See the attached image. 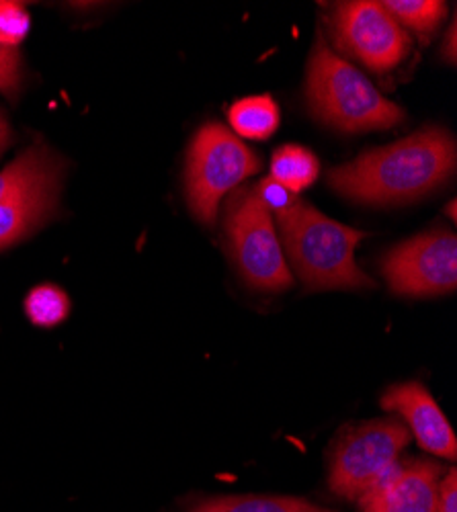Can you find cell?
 <instances>
[{"mask_svg":"<svg viewBox=\"0 0 457 512\" xmlns=\"http://www.w3.org/2000/svg\"><path fill=\"white\" fill-rule=\"evenodd\" d=\"M382 5L404 29L408 27L423 37H429L447 13V5L439 0H390Z\"/></svg>","mask_w":457,"mask_h":512,"instance_id":"cell-16","label":"cell"},{"mask_svg":"<svg viewBox=\"0 0 457 512\" xmlns=\"http://www.w3.org/2000/svg\"><path fill=\"white\" fill-rule=\"evenodd\" d=\"M332 37L341 52L373 72H390L410 52V35L382 3H343L332 15Z\"/></svg>","mask_w":457,"mask_h":512,"instance_id":"cell-7","label":"cell"},{"mask_svg":"<svg viewBox=\"0 0 457 512\" xmlns=\"http://www.w3.org/2000/svg\"><path fill=\"white\" fill-rule=\"evenodd\" d=\"M320 173L318 158L304 146L287 144L273 152L271 158V179L281 183L292 193L308 189Z\"/></svg>","mask_w":457,"mask_h":512,"instance_id":"cell-13","label":"cell"},{"mask_svg":"<svg viewBox=\"0 0 457 512\" xmlns=\"http://www.w3.org/2000/svg\"><path fill=\"white\" fill-rule=\"evenodd\" d=\"M29 31V15L17 3H0V46L13 48Z\"/></svg>","mask_w":457,"mask_h":512,"instance_id":"cell-18","label":"cell"},{"mask_svg":"<svg viewBox=\"0 0 457 512\" xmlns=\"http://www.w3.org/2000/svg\"><path fill=\"white\" fill-rule=\"evenodd\" d=\"M443 476L429 459L396 461L359 502L363 512H435Z\"/></svg>","mask_w":457,"mask_h":512,"instance_id":"cell-9","label":"cell"},{"mask_svg":"<svg viewBox=\"0 0 457 512\" xmlns=\"http://www.w3.org/2000/svg\"><path fill=\"white\" fill-rule=\"evenodd\" d=\"M380 404L384 410L396 412L406 420L408 433L425 451L443 459H455L457 443L451 424L423 383H398L382 396Z\"/></svg>","mask_w":457,"mask_h":512,"instance_id":"cell-10","label":"cell"},{"mask_svg":"<svg viewBox=\"0 0 457 512\" xmlns=\"http://www.w3.org/2000/svg\"><path fill=\"white\" fill-rule=\"evenodd\" d=\"M9 140H11V134H9V125H7L5 117L0 115V152H3V150L7 148Z\"/></svg>","mask_w":457,"mask_h":512,"instance_id":"cell-23","label":"cell"},{"mask_svg":"<svg viewBox=\"0 0 457 512\" xmlns=\"http://www.w3.org/2000/svg\"><path fill=\"white\" fill-rule=\"evenodd\" d=\"M62 164V160L50 152L46 146L35 144L27 148L15 162H11L3 173H0V199L9 197L31 181L46 175L48 170Z\"/></svg>","mask_w":457,"mask_h":512,"instance_id":"cell-15","label":"cell"},{"mask_svg":"<svg viewBox=\"0 0 457 512\" xmlns=\"http://www.w3.org/2000/svg\"><path fill=\"white\" fill-rule=\"evenodd\" d=\"M64 162L9 197L0 199V250L29 236L58 205Z\"/></svg>","mask_w":457,"mask_h":512,"instance_id":"cell-11","label":"cell"},{"mask_svg":"<svg viewBox=\"0 0 457 512\" xmlns=\"http://www.w3.org/2000/svg\"><path fill=\"white\" fill-rule=\"evenodd\" d=\"M25 312L29 320L37 326H56L70 312L68 295L56 285H39L29 291L25 300Z\"/></svg>","mask_w":457,"mask_h":512,"instance_id":"cell-17","label":"cell"},{"mask_svg":"<svg viewBox=\"0 0 457 512\" xmlns=\"http://www.w3.org/2000/svg\"><path fill=\"white\" fill-rule=\"evenodd\" d=\"M21 84V60L17 50L0 46V93H15Z\"/></svg>","mask_w":457,"mask_h":512,"instance_id":"cell-20","label":"cell"},{"mask_svg":"<svg viewBox=\"0 0 457 512\" xmlns=\"http://www.w3.org/2000/svg\"><path fill=\"white\" fill-rule=\"evenodd\" d=\"M259 166L257 154L224 125H203L187 160V199L195 218L212 224L222 197L255 175Z\"/></svg>","mask_w":457,"mask_h":512,"instance_id":"cell-5","label":"cell"},{"mask_svg":"<svg viewBox=\"0 0 457 512\" xmlns=\"http://www.w3.org/2000/svg\"><path fill=\"white\" fill-rule=\"evenodd\" d=\"M443 54L447 56V60H455V25L451 23L449 27V35H447V48H443Z\"/></svg>","mask_w":457,"mask_h":512,"instance_id":"cell-22","label":"cell"},{"mask_svg":"<svg viewBox=\"0 0 457 512\" xmlns=\"http://www.w3.org/2000/svg\"><path fill=\"white\" fill-rule=\"evenodd\" d=\"M382 273L398 295H443L457 285V238L435 230L402 242L386 254Z\"/></svg>","mask_w":457,"mask_h":512,"instance_id":"cell-8","label":"cell"},{"mask_svg":"<svg viewBox=\"0 0 457 512\" xmlns=\"http://www.w3.org/2000/svg\"><path fill=\"white\" fill-rule=\"evenodd\" d=\"M283 254L308 289H367L373 281L357 267L355 248L363 232L326 218L306 201L275 216Z\"/></svg>","mask_w":457,"mask_h":512,"instance_id":"cell-2","label":"cell"},{"mask_svg":"<svg viewBox=\"0 0 457 512\" xmlns=\"http://www.w3.org/2000/svg\"><path fill=\"white\" fill-rule=\"evenodd\" d=\"M435 512H457V472L451 467L439 482Z\"/></svg>","mask_w":457,"mask_h":512,"instance_id":"cell-21","label":"cell"},{"mask_svg":"<svg viewBox=\"0 0 457 512\" xmlns=\"http://www.w3.org/2000/svg\"><path fill=\"white\" fill-rule=\"evenodd\" d=\"M308 103L318 119L343 132L388 130L404 119V111L332 52L322 35L316 37L308 66Z\"/></svg>","mask_w":457,"mask_h":512,"instance_id":"cell-3","label":"cell"},{"mask_svg":"<svg viewBox=\"0 0 457 512\" xmlns=\"http://www.w3.org/2000/svg\"><path fill=\"white\" fill-rule=\"evenodd\" d=\"M228 119L240 138L265 140L277 132L281 115L277 103L269 95H257L236 101L230 107Z\"/></svg>","mask_w":457,"mask_h":512,"instance_id":"cell-12","label":"cell"},{"mask_svg":"<svg viewBox=\"0 0 457 512\" xmlns=\"http://www.w3.org/2000/svg\"><path fill=\"white\" fill-rule=\"evenodd\" d=\"M455 170V142L443 127H425L386 148L367 150L328 175V185L353 201L404 203L443 185Z\"/></svg>","mask_w":457,"mask_h":512,"instance_id":"cell-1","label":"cell"},{"mask_svg":"<svg viewBox=\"0 0 457 512\" xmlns=\"http://www.w3.org/2000/svg\"><path fill=\"white\" fill-rule=\"evenodd\" d=\"M408 441L410 433L398 418L347 426L330 451V490L341 498L359 500L398 461Z\"/></svg>","mask_w":457,"mask_h":512,"instance_id":"cell-4","label":"cell"},{"mask_svg":"<svg viewBox=\"0 0 457 512\" xmlns=\"http://www.w3.org/2000/svg\"><path fill=\"white\" fill-rule=\"evenodd\" d=\"M189 512H332L300 498L281 496H222L199 500Z\"/></svg>","mask_w":457,"mask_h":512,"instance_id":"cell-14","label":"cell"},{"mask_svg":"<svg viewBox=\"0 0 457 512\" xmlns=\"http://www.w3.org/2000/svg\"><path fill=\"white\" fill-rule=\"evenodd\" d=\"M226 238L240 275L257 289L281 291L292 285L273 216L255 189L238 191L226 209Z\"/></svg>","mask_w":457,"mask_h":512,"instance_id":"cell-6","label":"cell"},{"mask_svg":"<svg viewBox=\"0 0 457 512\" xmlns=\"http://www.w3.org/2000/svg\"><path fill=\"white\" fill-rule=\"evenodd\" d=\"M259 199L265 203V207L271 211V216H279V213L287 211L298 201V195L292 193L289 189H285L281 183L273 181L271 177L263 179L257 187H255Z\"/></svg>","mask_w":457,"mask_h":512,"instance_id":"cell-19","label":"cell"}]
</instances>
